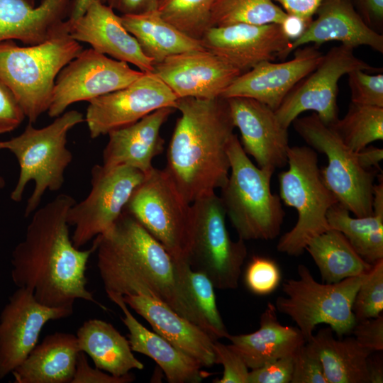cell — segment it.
Returning a JSON list of instances; mask_svg holds the SVG:
<instances>
[{"label": "cell", "instance_id": "2", "mask_svg": "<svg viewBox=\"0 0 383 383\" xmlns=\"http://www.w3.org/2000/svg\"><path fill=\"white\" fill-rule=\"evenodd\" d=\"M93 243L106 292L152 298L208 333L175 260L125 209Z\"/></svg>", "mask_w": 383, "mask_h": 383}, {"label": "cell", "instance_id": "36", "mask_svg": "<svg viewBox=\"0 0 383 383\" xmlns=\"http://www.w3.org/2000/svg\"><path fill=\"white\" fill-rule=\"evenodd\" d=\"M176 262L179 274L184 281L199 312L214 340L230 335L217 308L214 286L203 272L193 270L187 262Z\"/></svg>", "mask_w": 383, "mask_h": 383}, {"label": "cell", "instance_id": "9", "mask_svg": "<svg viewBox=\"0 0 383 383\" xmlns=\"http://www.w3.org/2000/svg\"><path fill=\"white\" fill-rule=\"evenodd\" d=\"M125 210L177 262H187L193 246L195 218L165 169L153 167L133 192Z\"/></svg>", "mask_w": 383, "mask_h": 383}, {"label": "cell", "instance_id": "44", "mask_svg": "<svg viewBox=\"0 0 383 383\" xmlns=\"http://www.w3.org/2000/svg\"><path fill=\"white\" fill-rule=\"evenodd\" d=\"M134 380L135 377L131 373L116 377L96 367H92L88 362L87 355L80 351L71 383H130Z\"/></svg>", "mask_w": 383, "mask_h": 383}, {"label": "cell", "instance_id": "50", "mask_svg": "<svg viewBox=\"0 0 383 383\" xmlns=\"http://www.w3.org/2000/svg\"><path fill=\"white\" fill-rule=\"evenodd\" d=\"M310 23L300 16L287 13L279 25L285 35L293 41L303 34Z\"/></svg>", "mask_w": 383, "mask_h": 383}, {"label": "cell", "instance_id": "41", "mask_svg": "<svg viewBox=\"0 0 383 383\" xmlns=\"http://www.w3.org/2000/svg\"><path fill=\"white\" fill-rule=\"evenodd\" d=\"M217 364L223 367V376L216 383H248L249 368L242 357L228 345L213 342Z\"/></svg>", "mask_w": 383, "mask_h": 383}, {"label": "cell", "instance_id": "28", "mask_svg": "<svg viewBox=\"0 0 383 383\" xmlns=\"http://www.w3.org/2000/svg\"><path fill=\"white\" fill-rule=\"evenodd\" d=\"M80 352L76 335H47L11 372L15 383H71Z\"/></svg>", "mask_w": 383, "mask_h": 383}, {"label": "cell", "instance_id": "40", "mask_svg": "<svg viewBox=\"0 0 383 383\" xmlns=\"http://www.w3.org/2000/svg\"><path fill=\"white\" fill-rule=\"evenodd\" d=\"M351 102L383 107V74H368L362 70L348 74Z\"/></svg>", "mask_w": 383, "mask_h": 383}, {"label": "cell", "instance_id": "19", "mask_svg": "<svg viewBox=\"0 0 383 383\" xmlns=\"http://www.w3.org/2000/svg\"><path fill=\"white\" fill-rule=\"evenodd\" d=\"M293 59L275 63L263 62L240 74L221 97H247L276 111L295 86L321 62L324 54L316 46L294 50Z\"/></svg>", "mask_w": 383, "mask_h": 383}, {"label": "cell", "instance_id": "42", "mask_svg": "<svg viewBox=\"0 0 383 383\" xmlns=\"http://www.w3.org/2000/svg\"><path fill=\"white\" fill-rule=\"evenodd\" d=\"M291 383H328L320 360L306 343L294 355Z\"/></svg>", "mask_w": 383, "mask_h": 383}, {"label": "cell", "instance_id": "34", "mask_svg": "<svg viewBox=\"0 0 383 383\" xmlns=\"http://www.w3.org/2000/svg\"><path fill=\"white\" fill-rule=\"evenodd\" d=\"M330 126L348 148L359 152L383 140V107L351 102L345 116Z\"/></svg>", "mask_w": 383, "mask_h": 383}, {"label": "cell", "instance_id": "18", "mask_svg": "<svg viewBox=\"0 0 383 383\" xmlns=\"http://www.w3.org/2000/svg\"><path fill=\"white\" fill-rule=\"evenodd\" d=\"M153 72L178 99L221 97L241 72L206 50L184 52L153 65Z\"/></svg>", "mask_w": 383, "mask_h": 383}, {"label": "cell", "instance_id": "7", "mask_svg": "<svg viewBox=\"0 0 383 383\" xmlns=\"http://www.w3.org/2000/svg\"><path fill=\"white\" fill-rule=\"evenodd\" d=\"M287 170L278 175L279 198L298 214L294 226L284 233L277 245V251L297 257L307 243L331 229L327 213L338 200L324 184L318 158L309 146H290Z\"/></svg>", "mask_w": 383, "mask_h": 383}, {"label": "cell", "instance_id": "16", "mask_svg": "<svg viewBox=\"0 0 383 383\" xmlns=\"http://www.w3.org/2000/svg\"><path fill=\"white\" fill-rule=\"evenodd\" d=\"M72 313V309L45 306L30 290L18 287L0 313V379L11 374L26 358L48 321Z\"/></svg>", "mask_w": 383, "mask_h": 383}, {"label": "cell", "instance_id": "25", "mask_svg": "<svg viewBox=\"0 0 383 383\" xmlns=\"http://www.w3.org/2000/svg\"><path fill=\"white\" fill-rule=\"evenodd\" d=\"M72 0H0V42L33 45L54 35L69 17Z\"/></svg>", "mask_w": 383, "mask_h": 383}, {"label": "cell", "instance_id": "26", "mask_svg": "<svg viewBox=\"0 0 383 383\" xmlns=\"http://www.w3.org/2000/svg\"><path fill=\"white\" fill-rule=\"evenodd\" d=\"M106 293L123 313L121 321L128 330V340L133 352L152 359L162 370L169 382L199 383L207 376L197 360L143 326L129 311L122 295Z\"/></svg>", "mask_w": 383, "mask_h": 383}, {"label": "cell", "instance_id": "33", "mask_svg": "<svg viewBox=\"0 0 383 383\" xmlns=\"http://www.w3.org/2000/svg\"><path fill=\"white\" fill-rule=\"evenodd\" d=\"M331 228L341 232L356 252L373 265L383 259V213L352 217L338 203L327 213Z\"/></svg>", "mask_w": 383, "mask_h": 383}, {"label": "cell", "instance_id": "20", "mask_svg": "<svg viewBox=\"0 0 383 383\" xmlns=\"http://www.w3.org/2000/svg\"><path fill=\"white\" fill-rule=\"evenodd\" d=\"M226 99L245 153L255 159L259 167L275 170L285 167L290 147L288 128L280 123L275 111L250 98Z\"/></svg>", "mask_w": 383, "mask_h": 383}, {"label": "cell", "instance_id": "49", "mask_svg": "<svg viewBox=\"0 0 383 383\" xmlns=\"http://www.w3.org/2000/svg\"><path fill=\"white\" fill-rule=\"evenodd\" d=\"M360 16L370 26H382L383 21V0H354Z\"/></svg>", "mask_w": 383, "mask_h": 383}, {"label": "cell", "instance_id": "24", "mask_svg": "<svg viewBox=\"0 0 383 383\" xmlns=\"http://www.w3.org/2000/svg\"><path fill=\"white\" fill-rule=\"evenodd\" d=\"M126 304L145 319L154 331L203 367L217 364L214 340L199 326L179 315L167 305L146 296H123Z\"/></svg>", "mask_w": 383, "mask_h": 383}, {"label": "cell", "instance_id": "1", "mask_svg": "<svg viewBox=\"0 0 383 383\" xmlns=\"http://www.w3.org/2000/svg\"><path fill=\"white\" fill-rule=\"evenodd\" d=\"M75 202L60 194L31 214L24 238L11 254V279L49 307L73 309L82 299L106 310L87 287L85 272L96 245L77 248L70 236L67 213Z\"/></svg>", "mask_w": 383, "mask_h": 383}, {"label": "cell", "instance_id": "3", "mask_svg": "<svg viewBox=\"0 0 383 383\" xmlns=\"http://www.w3.org/2000/svg\"><path fill=\"white\" fill-rule=\"evenodd\" d=\"M180 112L168 146L166 171L189 203L226 182L228 146L235 128L226 99H178Z\"/></svg>", "mask_w": 383, "mask_h": 383}, {"label": "cell", "instance_id": "45", "mask_svg": "<svg viewBox=\"0 0 383 383\" xmlns=\"http://www.w3.org/2000/svg\"><path fill=\"white\" fill-rule=\"evenodd\" d=\"M25 118L13 92L0 81V135L16 129Z\"/></svg>", "mask_w": 383, "mask_h": 383}, {"label": "cell", "instance_id": "48", "mask_svg": "<svg viewBox=\"0 0 383 383\" xmlns=\"http://www.w3.org/2000/svg\"><path fill=\"white\" fill-rule=\"evenodd\" d=\"M278 2L288 14L300 16L308 21L313 16L323 0H273Z\"/></svg>", "mask_w": 383, "mask_h": 383}, {"label": "cell", "instance_id": "4", "mask_svg": "<svg viewBox=\"0 0 383 383\" xmlns=\"http://www.w3.org/2000/svg\"><path fill=\"white\" fill-rule=\"evenodd\" d=\"M83 50L71 38L67 19L42 43L21 47L13 40L0 42V81L13 92L29 123L48 111L57 76Z\"/></svg>", "mask_w": 383, "mask_h": 383}, {"label": "cell", "instance_id": "30", "mask_svg": "<svg viewBox=\"0 0 383 383\" xmlns=\"http://www.w3.org/2000/svg\"><path fill=\"white\" fill-rule=\"evenodd\" d=\"M76 337L79 350L91 359L95 367L113 376L121 377L144 367L133 355L128 340L106 321H86Z\"/></svg>", "mask_w": 383, "mask_h": 383}, {"label": "cell", "instance_id": "13", "mask_svg": "<svg viewBox=\"0 0 383 383\" xmlns=\"http://www.w3.org/2000/svg\"><path fill=\"white\" fill-rule=\"evenodd\" d=\"M355 70L370 71L377 68L357 57L353 48L343 45L333 47L275 111L280 123L288 128L301 113L307 111L315 113L328 126L334 123L338 119V81Z\"/></svg>", "mask_w": 383, "mask_h": 383}, {"label": "cell", "instance_id": "21", "mask_svg": "<svg viewBox=\"0 0 383 383\" xmlns=\"http://www.w3.org/2000/svg\"><path fill=\"white\" fill-rule=\"evenodd\" d=\"M67 20L72 39L89 43L98 52L132 64L143 72H153L152 60L124 27L121 16L105 3L93 1L83 15Z\"/></svg>", "mask_w": 383, "mask_h": 383}, {"label": "cell", "instance_id": "29", "mask_svg": "<svg viewBox=\"0 0 383 383\" xmlns=\"http://www.w3.org/2000/svg\"><path fill=\"white\" fill-rule=\"evenodd\" d=\"M306 345L320 360L328 383H370L372 352L354 337L336 339L329 327L318 331Z\"/></svg>", "mask_w": 383, "mask_h": 383}, {"label": "cell", "instance_id": "52", "mask_svg": "<svg viewBox=\"0 0 383 383\" xmlns=\"http://www.w3.org/2000/svg\"><path fill=\"white\" fill-rule=\"evenodd\" d=\"M370 383L383 382V364L382 357L372 358L368 362Z\"/></svg>", "mask_w": 383, "mask_h": 383}, {"label": "cell", "instance_id": "46", "mask_svg": "<svg viewBox=\"0 0 383 383\" xmlns=\"http://www.w3.org/2000/svg\"><path fill=\"white\" fill-rule=\"evenodd\" d=\"M352 333L364 348L371 352L383 350V316L357 321Z\"/></svg>", "mask_w": 383, "mask_h": 383}, {"label": "cell", "instance_id": "31", "mask_svg": "<svg viewBox=\"0 0 383 383\" xmlns=\"http://www.w3.org/2000/svg\"><path fill=\"white\" fill-rule=\"evenodd\" d=\"M121 17L124 27L153 65L182 52L204 50L200 40L179 30L163 19L157 10Z\"/></svg>", "mask_w": 383, "mask_h": 383}, {"label": "cell", "instance_id": "17", "mask_svg": "<svg viewBox=\"0 0 383 383\" xmlns=\"http://www.w3.org/2000/svg\"><path fill=\"white\" fill-rule=\"evenodd\" d=\"M204 48L241 74L263 62L283 59L291 40L278 23L212 26L201 37Z\"/></svg>", "mask_w": 383, "mask_h": 383}, {"label": "cell", "instance_id": "6", "mask_svg": "<svg viewBox=\"0 0 383 383\" xmlns=\"http://www.w3.org/2000/svg\"><path fill=\"white\" fill-rule=\"evenodd\" d=\"M230 172L219 196L226 214L244 240H270L280 233L285 212L271 191L274 170L256 166L235 134L228 146Z\"/></svg>", "mask_w": 383, "mask_h": 383}, {"label": "cell", "instance_id": "11", "mask_svg": "<svg viewBox=\"0 0 383 383\" xmlns=\"http://www.w3.org/2000/svg\"><path fill=\"white\" fill-rule=\"evenodd\" d=\"M192 204L195 228L191 267L204 273L215 288L236 289L248 254L245 240L231 238L226 225V211L216 193Z\"/></svg>", "mask_w": 383, "mask_h": 383}, {"label": "cell", "instance_id": "8", "mask_svg": "<svg viewBox=\"0 0 383 383\" xmlns=\"http://www.w3.org/2000/svg\"><path fill=\"white\" fill-rule=\"evenodd\" d=\"M297 279H286L284 296L275 301L277 312L289 316L306 343L317 325L329 326L338 338L352 333L357 321L353 312L355 294L369 272L336 283H319L304 265L297 267Z\"/></svg>", "mask_w": 383, "mask_h": 383}, {"label": "cell", "instance_id": "5", "mask_svg": "<svg viewBox=\"0 0 383 383\" xmlns=\"http://www.w3.org/2000/svg\"><path fill=\"white\" fill-rule=\"evenodd\" d=\"M83 122L82 113L71 110L65 111L45 127L35 128L28 123L20 135L0 140V150L13 153L19 165V175L11 199L20 202L28 183L34 182L33 192L25 207L26 217L38 208L47 191L57 192L62 188L65 170L73 159L67 148V135Z\"/></svg>", "mask_w": 383, "mask_h": 383}, {"label": "cell", "instance_id": "15", "mask_svg": "<svg viewBox=\"0 0 383 383\" xmlns=\"http://www.w3.org/2000/svg\"><path fill=\"white\" fill-rule=\"evenodd\" d=\"M177 99L154 72H144L128 86L89 101L84 121L94 139L134 123L159 109H175Z\"/></svg>", "mask_w": 383, "mask_h": 383}, {"label": "cell", "instance_id": "27", "mask_svg": "<svg viewBox=\"0 0 383 383\" xmlns=\"http://www.w3.org/2000/svg\"><path fill=\"white\" fill-rule=\"evenodd\" d=\"M228 345L244 360L249 369L280 357L294 355L306 343L297 327L282 325L275 305L269 302L260 318L259 328L250 333L229 335Z\"/></svg>", "mask_w": 383, "mask_h": 383}, {"label": "cell", "instance_id": "32", "mask_svg": "<svg viewBox=\"0 0 383 383\" xmlns=\"http://www.w3.org/2000/svg\"><path fill=\"white\" fill-rule=\"evenodd\" d=\"M306 250L316 265L322 281L336 283L370 271L372 264L365 261L340 231L329 229L311 238Z\"/></svg>", "mask_w": 383, "mask_h": 383}, {"label": "cell", "instance_id": "55", "mask_svg": "<svg viewBox=\"0 0 383 383\" xmlns=\"http://www.w3.org/2000/svg\"><path fill=\"white\" fill-rule=\"evenodd\" d=\"M5 185H6V181L4 178L0 175V189L4 188Z\"/></svg>", "mask_w": 383, "mask_h": 383}, {"label": "cell", "instance_id": "22", "mask_svg": "<svg viewBox=\"0 0 383 383\" xmlns=\"http://www.w3.org/2000/svg\"><path fill=\"white\" fill-rule=\"evenodd\" d=\"M315 14L316 18L291 42L283 59L304 45L313 43L317 47L330 41L353 48L365 45L383 53V35L363 20L351 0H323Z\"/></svg>", "mask_w": 383, "mask_h": 383}, {"label": "cell", "instance_id": "38", "mask_svg": "<svg viewBox=\"0 0 383 383\" xmlns=\"http://www.w3.org/2000/svg\"><path fill=\"white\" fill-rule=\"evenodd\" d=\"M383 311V259L373 264L360 286L353 304L356 321L373 318Z\"/></svg>", "mask_w": 383, "mask_h": 383}, {"label": "cell", "instance_id": "35", "mask_svg": "<svg viewBox=\"0 0 383 383\" xmlns=\"http://www.w3.org/2000/svg\"><path fill=\"white\" fill-rule=\"evenodd\" d=\"M287 14L273 0H215L210 25L280 24Z\"/></svg>", "mask_w": 383, "mask_h": 383}, {"label": "cell", "instance_id": "53", "mask_svg": "<svg viewBox=\"0 0 383 383\" xmlns=\"http://www.w3.org/2000/svg\"><path fill=\"white\" fill-rule=\"evenodd\" d=\"M379 181L374 183L372 194L373 213H383V178L382 174L378 177Z\"/></svg>", "mask_w": 383, "mask_h": 383}, {"label": "cell", "instance_id": "43", "mask_svg": "<svg viewBox=\"0 0 383 383\" xmlns=\"http://www.w3.org/2000/svg\"><path fill=\"white\" fill-rule=\"evenodd\" d=\"M294 355L280 357L251 370L248 383H291Z\"/></svg>", "mask_w": 383, "mask_h": 383}, {"label": "cell", "instance_id": "14", "mask_svg": "<svg viewBox=\"0 0 383 383\" xmlns=\"http://www.w3.org/2000/svg\"><path fill=\"white\" fill-rule=\"evenodd\" d=\"M143 73L93 48L83 50L57 76L48 114L56 118L70 105L121 89Z\"/></svg>", "mask_w": 383, "mask_h": 383}, {"label": "cell", "instance_id": "12", "mask_svg": "<svg viewBox=\"0 0 383 383\" xmlns=\"http://www.w3.org/2000/svg\"><path fill=\"white\" fill-rule=\"evenodd\" d=\"M91 174L89 194L75 202L67 213V222L74 227L72 240L77 248H82L116 221L146 175L126 165L106 168L102 165H94Z\"/></svg>", "mask_w": 383, "mask_h": 383}, {"label": "cell", "instance_id": "39", "mask_svg": "<svg viewBox=\"0 0 383 383\" xmlns=\"http://www.w3.org/2000/svg\"><path fill=\"white\" fill-rule=\"evenodd\" d=\"M281 282L277 263L268 257L253 256L245 272V283L253 294L265 296L272 293Z\"/></svg>", "mask_w": 383, "mask_h": 383}, {"label": "cell", "instance_id": "23", "mask_svg": "<svg viewBox=\"0 0 383 383\" xmlns=\"http://www.w3.org/2000/svg\"><path fill=\"white\" fill-rule=\"evenodd\" d=\"M174 110L159 109L134 123L109 133L102 165L106 168L126 165L148 173L153 168L152 160L164 149L161 127Z\"/></svg>", "mask_w": 383, "mask_h": 383}, {"label": "cell", "instance_id": "10", "mask_svg": "<svg viewBox=\"0 0 383 383\" xmlns=\"http://www.w3.org/2000/svg\"><path fill=\"white\" fill-rule=\"evenodd\" d=\"M292 124L309 147L326 156L321 174L338 203L355 216L372 215L374 173L360 167L355 152L315 113L298 117Z\"/></svg>", "mask_w": 383, "mask_h": 383}, {"label": "cell", "instance_id": "51", "mask_svg": "<svg viewBox=\"0 0 383 383\" xmlns=\"http://www.w3.org/2000/svg\"><path fill=\"white\" fill-rule=\"evenodd\" d=\"M358 164L366 170L379 167L383 159L382 148L367 145L359 152H355Z\"/></svg>", "mask_w": 383, "mask_h": 383}, {"label": "cell", "instance_id": "37", "mask_svg": "<svg viewBox=\"0 0 383 383\" xmlns=\"http://www.w3.org/2000/svg\"><path fill=\"white\" fill-rule=\"evenodd\" d=\"M215 0H160L157 9L163 19L179 30L200 40L211 27Z\"/></svg>", "mask_w": 383, "mask_h": 383}, {"label": "cell", "instance_id": "47", "mask_svg": "<svg viewBox=\"0 0 383 383\" xmlns=\"http://www.w3.org/2000/svg\"><path fill=\"white\" fill-rule=\"evenodd\" d=\"M160 0H105V4L121 15H138L157 9Z\"/></svg>", "mask_w": 383, "mask_h": 383}, {"label": "cell", "instance_id": "54", "mask_svg": "<svg viewBox=\"0 0 383 383\" xmlns=\"http://www.w3.org/2000/svg\"><path fill=\"white\" fill-rule=\"evenodd\" d=\"M93 1L105 3V0H72L68 18L73 20L83 15L89 5Z\"/></svg>", "mask_w": 383, "mask_h": 383}]
</instances>
